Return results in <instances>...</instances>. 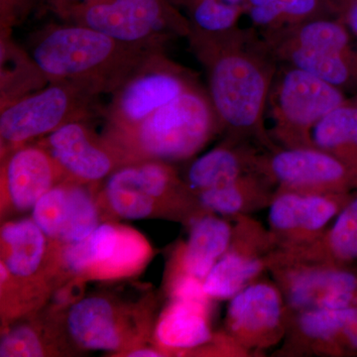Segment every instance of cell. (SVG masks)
Instances as JSON below:
<instances>
[{"label":"cell","instance_id":"cell-1","mask_svg":"<svg viewBox=\"0 0 357 357\" xmlns=\"http://www.w3.org/2000/svg\"><path fill=\"white\" fill-rule=\"evenodd\" d=\"M190 45L206 70L208 98L227 137L265 150L278 146L266 126L268 100L277 70L265 42L238 29L218 37L190 35Z\"/></svg>","mask_w":357,"mask_h":357},{"label":"cell","instance_id":"cell-2","mask_svg":"<svg viewBox=\"0 0 357 357\" xmlns=\"http://www.w3.org/2000/svg\"><path fill=\"white\" fill-rule=\"evenodd\" d=\"M77 24H50L30 40V55L49 82H86L103 95L119 88L150 52Z\"/></svg>","mask_w":357,"mask_h":357},{"label":"cell","instance_id":"cell-3","mask_svg":"<svg viewBox=\"0 0 357 357\" xmlns=\"http://www.w3.org/2000/svg\"><path fill=\"white\" fill-rule=\"evenodd\" d=\"M222 131L208 91L191 89L131 128L105 130V136L128 164L157 160L183 161L201 151Z\"/></svg>","mask_w":357,"mask_h":357},{"label":"cell","instance_id":"cell-4","mask_svg":"<svg viewBox=\"0 0 357 357\" xmlns=\"http://www.w3.org/2000/svg\"><path fill=\"white\" fill-rule=\"evenodd\" d=\"M60 17L145 50H165L169 42L191 32L187 16L172 0H91Z\"/></svg>","mask_w":357,"mask_h":357},{"label":"cell","instance_id":"cell-5","mask_svg":"<svg viewBox=\"0 0 357 357\" xmlns=\"http://www.w3.org/2000/svg\"><path fill=\"white\" fill-rule=\"evenodd\" d=\"M103 95L86 82H49L34 91L0 109L1 156L15 148L41 139L65 124L88 121L102 114L98 100Z\"/></svg>","mask_w":357,"mask_h":357},{"label":"cell","instance_id":"cell-6","mask_svg":"<svg viewBox=\"0 0 357 357\" xmlns=\"http://www.w3.org/2000/svg\"><path fill=\"white\" fill-rule=\"evenodd\" d=\"M344 102L342 89L287 65L277 73L270 91L267 107L272 121L270 136L280 147L312 146V128Z\"/></svg>","mask_w":357,"mask_h":357},{"label":"cell","instance_id":"cell-7","mask_svg":"<svg viewBox=\"0 0 357 357\" xmlns=\"http://www.w3.org/2000/svg\"><path fill=\"white\" fill-rule=\"evenodd\" d=\"M201 86L191 70L155 50L143 59L114 93L102 109L105 130L131 128L172 102L185 91Z\"/></svg>","mask_w":357,"mask_h":357},{"label":"cell","instance_id":"cell-8","mask_svg":"<svg viewBox=\"0 0 357 357\" xmlns=\"http://www.w3.org/2000/svg\"><path fill=\"white\" fill-rule=\"evenodd\" d=\"M268 272L281 290L288 314L357 307V264L299 261L274 251Z\"/></svg>","mask_w":357,"mask_h":357},{"label":"cell","instance_id":"cell-9","mask_svg":"<svg viewBox=\"0 0 357 357\" xmlns=\"http://www.w3.org/2000/svg\"><path fill=\"white\" fill-rule=\"evenodd\" d=\"M258 173L283 191L319 194L357 191V178L351 169L337 157L314 146L264 150Z\"/></svg>","mask_w":357,"mask_h":357},{"label":"cell","instance_id":"cell-10","mask_svg":"<svg viewBox=\"0 0 357 357\" xmlns=\"http://www.w3.org/2000/svg\"><path fill=\"white\" fill-rule=\"evenodd\" d=\"M288 312L280 289L261 278L230 299L225 333L249 356L262 354L283 342Z\"/></svg>","mask_w":357,"mask_h":357},{"label":"cell","instance_id":"cell-11","mask_svg":"<svg viewBox=\"0 0 357 357\" xmlns=\"http://www.w3.org/2000/svg\"><path fill=\"white\" fill-rule=\"evenodd\" d=\"M276 244L261 222L250 215L236 218L227 252L204 278V291L213 300H230L268 271Z\"/></svg>","mask_w":357,"mask_h":357},{"label":"cell","instance_id":"cell-12","mask_svg":"<svg viewBox=\"0 0 357 357\" xmlns=\"http://www.w3.org/2000/svg\"><path fill=\"white\" fill-rule=\"evenodd\" d=\"M37 143L50 153L66 181L93 185L128 165L121 152L105 135H98L88 121L65 124Z\"/></svg>","mask_w":357,"mask_h":357},{"label":"cell","instance_id":"cell-13","mask_svg":"<svg viewBox=\"0 0 357 357\" xmlns=\"http://www.w3.org/2000/svg\"><path fill=\"white\" fill-rule=\"evenodd\" d=\"M354 196L276 190L270 204V234L278 248H291L311 243L328 227Z\"/></svg>","mask_w":357,"mask_h":357},{"label":"cell","instance_id":"cell-14","mask_svg":"<svg viewBox=\"0 0 357 357\" xmlns=\"http://www.w3.org/2000/svg\"><path fill=\"white\" fill-rule=\"evenodd\" d=\"M89 185L63 181L37 202L32 218L55 243H77L100 225V210Z\"/></svg>","mask_w":357,"mask_h":357},{"label":"cell","instance_id":"cell-15","mask_svg":"<svg viewBox=\"0 0 357 357\" xmlns=\"http://www.w3.org/2000/svg\"><path fill=\"white\" fill-rule=\"evenodd\" d=\"M66 181L50 153L37 142L1 156L2 208L17 213L33 210L52 188Z\"/></svg>","mask_w":357,"mask_h":357},{"label":"cell","instance_id":"cell-16","mask_svg":"<svg viewBox=\"0 0 357 357\" xmlns=\"http://www.w3.org/2000/svg\"><path fill=\"white\" fill-rule=\"evenodd\" d=\"M357 321V307L310 309L288 314L279 356L342 357V338Z\"/></svg>","mask_w":357,"mask_h":357},{"label":"cell","instance_id":"cell-17","mask_svg":"<svg viewBox=\"0 0 357 357\" xmlns=\"http://www.w3.org/2000/svg\"><path fill=\"white\" fill-rule=\"evenodd\" d=\"M66 324L73 342L84 349L119 351L128 342L121 310L102 296L75 303L68 311Z\"/></svg>","mask_w":357,"mask_h":357},{"label":"cell","instance_id":"cell-18","mask_svg":"<svg viewBox=\"0 0 357 357\" xmlns=\"http://www.w3.org/2000/svg\"><path fill=\"white\" fill-rule=\"evenodd\" d=\"M264 150L248 141L227 137L222 144L192 162L185 182L196 195L229 184L246 174L258 172Z\"/></svg>","mask_w":357,"mask_h":357},{"label":"cell","instance_id":"cell-19","mask_svg":"<svg viewBox=\"0 0 357 357\" xmlns=\"http://www.w3.org/2000/svg\"><path fill=\"white\" fill-rule=\"evenodd\" d=\"M211 305L171 300L160 317L155 335L164 352H201L215 340Z\"/></svg>","mask_w":357,"mask_h":357},{"label":"cell","instance_id":"cell-20","mask_svg":"<svg viewBox=\"0 0 357 357\" xmlns=\"http://www.w3.org/2000/svg\"><path fill=\"white\" fill-rule=\"evenodd\" d=\"M275 252L299 261L357 264V192L318 238L295 248H278Z\"/></svg>","mask_w":357,"mask_h":357},{"label":"cell","instance_id":"cell-21","mask_svg":"<svg viewBox=\"0 0 357 357\" xmlns=\"http://www.w3.org/2000/svg\"><path fill=\"white\" fill-rule=\"evenodd\" d=\"M232 225L213 213L199 215L191 222L187 243L178 249L176 268L204 280L229 248Z\"/></svg>","mask_w":357,"mask_h":357},{"label":"cell","instance_id":"cell-22","mask_svg":"<svg viewBox=\"0 0 357 357\" xmlns=\"http://www.w3.org/2000/svg\"><path fill=\"white\" fill-rule=\"evenodd\" d=\"M1 264L9 279L28 281L44 267L48 237L33 218L11 220L1 227Z\"/></svg>","mask_w":357,"mask_h":357},{"label":"cell","instance_id":"cell-23","mask_svg":"<svg viewBox=\"0 0 357 357\" xmlns=\"http://www.w3.org/2000/svg\"><path fill=\"white\" fill-rule=\"evenodd\" d=\"M276 190L265 176L253 172L229 184L199 192L197 197L208 213L236 218L269 208Z\"/></svg>","mask_w":357,"mask_h":357},{"label":"cell","instance_id":"cell-24","mask_svg":"<svg viewBox=\"0 0 357 357\" xmlns=\"http://www.w3.org/2000/svg\"><path fill=\"white\" fill-rule=\"evenodd\" d=\"M49 83L29 52L21 48L10 30H0V109Z\"/></svg>","mask_w":357,"mask_h":357},{"label":"cell","instance_id":"cell-25","mask_svg":"<svg viewBox=\"0 0 357 357\" xmlns=\"http://www.w3.org/2000/svg\"><path fill=\"white\" fill-rule=\"evenodd\" d=\"M312 146L333 155L357 178V105L344 102L328 112L312 130Z\"/></svg>","mask_w":357,"mask_h":357},{"label":"cell","instance_id":"cell-26","mask_svg":"<svg viewBox=\"0 0 357 357\" xmlns=\"http://www.w3.org/2000/svg\"><path fill=\"white\" fill-rule=\"evenodd\" d=\"M276 60L299 68L342 89L357 76L356 52L335 53L306 50L298 47H268Z\"/></svg>","mask_w":357,"mask_h":357},{"label":"cell","instance_id":"cell-27","mask_svg":"<svg viewBox=\"0 0 357 357\" xmlns=\"http://www.w3.org/2000/svg\"><path fill=\"white\" fill-rule=\"evenodd\" d=\"M245 14L268 35L330 13L326 0H246Z\"/></svg>","mask_w":357,"mask_h":357},{"label":"cell","instance_id":"cell-28","mask_svg":"<svg viewBox=\"0 0 357 357\" xmlns=\"http://www.w3.org/2000/svg\"><path fill=\"white\" fill-rule=\"evenodd\" d=\"M184 7L191 32L201 37H218L239 29L246 0H172ZM188 36V37H189Z\"/></svg>","mask_w":357,"mask_h":357},{"label":"cell","instance_id":"cell-29","mask_svg":"<svg viewBox=\"0 0 357 357\" xmlns=\"http://www.w3.org/2000/svg\"><path fill=\"white\" fill-rule=\"evenodd\" d=\"M102 195L110 211L117 217L126 220L147 218L157 211L170 213L158 199L129 185L105 184Z\"/></svg>","mask_w":357,"mask_h":357},{"label":"cell","instance_id":"cell-30","mask_svg":"<svg viewBox=\"0 0 357 357\" xmlns=\"http://www.w3.org/2000/svg\"><path fill=\"white\" fill-rule=\"evenodd\" d=\"M46 354L43 337L32 326H13L2 335L0 342L1 357H40Z\"/></svg>","mask_w":357,"mask_h":357},{"label":"cell","instance_id":"cell-31","mask_svg":"<svg viewBox=\"0 0 357 357\" xmlns=\"http://www.w3.org/2000/svg\"><path fill=\"white\" fill-rule=\"evenodd\" d=\"M171 300L211 304V298L204 291V280L176 268L170 283Z\"/></svg>","mask_w":357,"mask_h":357},{"label":"cell","instance_id":"cell-32","mask_svg":"<svg viewBox=\"0 0 357 357\" xmlns=\"http://www.w3.org/2000/svg\"><path fill=\"white\" fill-rule=\"evenodd\" d=\"M34 3L35 0H0V30L13 31L25 20Z\"/></svg>","mask_w":357,"mask_h":357},{"label":"cell","instance_id":"cell-33","mask_svg":"<svg viewBox=\"0 0 357 357\" xmlns=\"http://www.w3.org/2000/svg\"><path fill=\"white\" fill-rule=\"evenodd\" d=\"M328 13L357 35V0H326Z\"/></svg>","mask_w":357,"mask_h":357},{"label":"cell","instance_id":"cell-34","mask_svg":"<svg viewBox=\"0 0 357 357\" xmlns=\"http://www.w3.org/2000/svg\"><path fill=\"white\" fill-rule=\"evenodd\" d=\"M91 0H50L52 9L58 14L62 15L70 7L77 6V4L86 3Z\"/></svg>","mask_w":357,"mask_h":357},{"label":"cell","instance_id":"cell-35","mask_svg":"<svg viewBox=\"0 0 357 357\" xmlns=\"http://www.w3.org/2000/svg\"><path fill=\"white\" fill-rule=\"evenodd\" d=\"M163 351H157V349H147V347H141L135 349L133 351L128 352L126 356L131 357H157L165 356Z\"/></svg>","mask_w":357,"mask_h":357}]
</instances>
